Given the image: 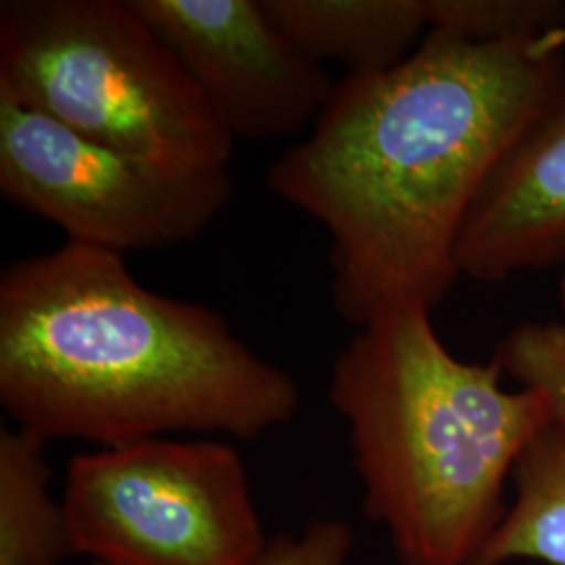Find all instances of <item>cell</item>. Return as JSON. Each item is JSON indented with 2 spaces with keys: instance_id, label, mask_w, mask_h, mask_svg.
I'll return each mask as SVG.
<instances>
[{
  "instance_id": "8fae6325",
  "label": "cell",
  "mask_w": 565,
  "mask_h": 565,
  "mask_svg": "<svg viewBox=\"0 0 565 565\" xmlns=\"http://www.w3.org/2000/svg\"><path fill=\"white\" fill-rule=\"evenodd\" d=\"M515 501L476 565H565V427L548 424L513 469Z\"/></svg>"
},
{
  "instance_id": "4fadbf2b",
  "label": "cell",
  "mask_w": 565,
  "mask_h": 565,
  "mask_svg": "<svg viewBox=\"0 0 565 565\" xmlns=\"http://www.w3.org/2000/svg\"><path fill=\"white\" fill-rule=\"evenodd\" d=\"M507 375L548 404L553 424L565 427V323H524L497 343L494 356Z\"/></svg>"
},
{
  "instance_id": "9c48e42d",
  "label": "cell",
  "mask_w": 565,
  "mask_h": 565,
  "mask_svg": "<svg viewBox=\"0 0 565 565\" xmlns=\"http://www.w3.org/2000/svg\"><path fill=\"white\" fill-rule=\"evenodd\" d=\"M289 42L348 76L401 65L429 34V0H263Z\"/></svg>"
},
{
  "instance_id": "5bb4252c",
  "label": "cell",
  "mask_w": 565,
  "mask_h": 565,
  "mask_svg": "<svg viewBox=\"0 0 565 565\" xmlns=\"http://www.w3.org/2000/svg\"><path fill=\"white\" fill-rule=\"evenodd\" d=\"M354 539L350 525L338 520H315L298 536L270 543L260 565H350Z\"/></svg>"
},
{
  "instance_id": "7c38bea8",
  "label": "cell",
  "mask_w": 565,
  "mask_h": 565,
  "mask_svg": "<svg viewBox=\"0 0 565 565\" xmlns=\"http://www.w3.org/2000/svg\"><path fill=\"white\" fill-rule=\"evenodd\" d=\"M562 28V0H429V32L461 41H527Z\"/></svg>"
},
{
  "instance_id": "5b68a950",
  "label": "cell",
  "mask_w": 565,
  "mask_h": 565,
  "mask_svg": "<svg viewBox=\"0 0 565 565\" xmlns=\"http://www.w3.org/2000/svg\"><path fill=\"white\" fill-rule=\"evenodd\" d=\"M72 555L102 565H260L270 548L237 448L151 438L76 455Z\"/></svg>"
},
{
  "instance_id": "277c9868",
  "label": "cell",
  "mask_w": 565,
  "mask_h": 565,
  "mask_svg": "<svg viewBox=\"0 0 565 565\" xmlns=\"http://www.w3.org/2000/svg\"><path fill=\"white\" fill-rule=\"evenodd\" d=\"M0 93L149 162L233 158V135L132 0L0 2Z\"/></svg>"
},
{
  "instance_id": "30bf717a",
  "label": "cell",
  "mask_w": 565,
  "mask_h": 565,
  "mask_svg": "<svg viewBox=\"0 0 565 565\" xmlns=\"http://www.w3.org/2000/svg\"><path fill=\"white\" fill-rule=\"evenodd\" d=\"M46 445L20 427L0 429V565H61L72 555Z\"/></svg>"
},
{
  "instance_id": "8992f818",
  "label": "cell",
  "mask_w": 565,
  "mask_h": 565,
  "mask_svg": "<svg viewBox=\"0 0 565 565\" xmlns=\"http://www.w3.org/2000/svg\"><path fill=\"white\" fill-rule=\"evenodd\" d=\"M0 193L67 242L126 256L202 237L235 182L228 170L142 160L0 93Z\"/></svg>"
},
{
  "instance_id": "3957f363",
  "label": "cell",
  "mask_w": 565,
  "mask_h": 565,
  "mask_svg": "<svg viewBox=\"0 0 565 565\" xmlns=\"http://www.w3.org/2000/svg\"><path fill=\"white\" fill-rule=\"evenodd\" d=\"M457 359L424 303L364 324L333 364L329 401L348 424L366 515L403 565H476L501 524L505 484L553 424L534 390Z\"/></svg>"
},
{
  "instance_id": "6da1fadb",
  "label": "cell",
  "mask_w": 565,
  "mask_h": 565,
  "mask_svg": "<svg viewBox=\"0 0 565 565\" xmlns=\"http://www.w3.org/2000/svg\"><path fill=\"white\" fill-rule=\"evenodd\" d=\"M564 67L565 28L515 42L429 32L401 65L335 84L266 184L329 233L345 323L445 300L471 205Z\"/></svg>"
},
{
  "instance_id": "9a60e30c",
  "label": "cell",
  "mask_w": 565,
  "mask_h": 565,
  "mask_svg": "<svg viewBox=\"0 0 565 565\" xmlns=\"http://www.w3.org/2000/svg\"><path fill=\"white\" fill-rule=\"evenodd\" d=\"M559 302H562V308H564V317H565V275L562 282H559ZM565 323V321H564Z\"/></svg>"
},
{
  "instance_id": "ba28073f",
  "label": "cell",
  "mask_w": 565,
  "mask_h": 565,
  "mask_svg": "<svg viewBox=\"0 0 565 565\" xmlns=\"http://www.w3.org/2000/svg\"><path fill=\"white\" fill-rule=\"evenodd\" d=\"M565 264V67L497 166L457 245L461 277L505 281Z\"/></svg>"
},
{
  "instance_id": "7a4b0ae2",
  "label": "cell",
  "mask_w": 565,
  "mask_h": 565,
  "mask_svg": "<svg viewBox=\"0 0 565 565\" xmlns=\"http://www.w3.org/2000/svg\"><path fill=\"white\" fill-rule=\"evenodd\" d=\"M0 404L46 443L111 448L256 440L291 424L302 394L216 310L147 289L116 252L65 242L0 275Z\"/></svg>"
},
{
  "instance_id": "52a82bcc",
  "label": "cell",
  "mask_w": 565,
  "mask_h": 565,
  "mask_svg": "<svg viewBox=\"0 0 565 565\" xmlns=\"http://www.w3.org/2000/svg\"><path fill=\"white\" fill-rule=\"evenodd\" d=\"M233 139L273 141L319 120L335 84L270 20L263 0H132Z\"/></svg>"
}]
</instances>
